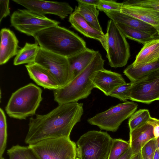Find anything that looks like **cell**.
Instances as JSON below:
<instances>
[{"label": "cell", "mask_w": 159, "mask_h": 159, "mask_svg": "<svg viewBox=\"0 0 159 159\" xmlns=\"http://www.w3.org/2000/svg\"><path fill=\"white\" fill-rule=\"evenodd\" d=\"M83 105L77 102L58 105L46 114L31 117L25 143L29 145L46 139L70 138L73 128L81 121Z\"/></svg>", "instance_id": "6da1fadb"}, {"label": "cell", "mask_w": 159, "mask_h": 159, "mask_svg": "<svg viewBox=\"0 0 159 159\" xmlns=\"http://www.w3.org/2000/svg\"><path fill=\"white\" fill-rule=\"evenodd\" d=\"M34 37L40 48L67 58L87 48L85 42L82 38L58 25L44 29Z\"/></svg>", "instance_id": "7a4b0ae2"}, {"label": "cell", "mask_w": 159, "mask_h": 159, "mask_svg": "<svg viewBox=\"0 0 159 159\" xmlns=\"http://www.w3.org/2000/svg\"><path fill=\"white\" fill-rule=\"evenodd\" d=\"M105 61L97 51L93 60L82 72L65 86L53 90L54 101L60 105L87 98L94 88L93 79L97 71L104 69Z\"/></svg>", "instance_id": "3957f363"}, {"label": "cell", "mask_w": 159, "mask_h": 159, "mask_svg": "<svg viewBox=\"0 0 159 159\" xmlns=\"http://www.w3.org/2000/svg\"><path fill=\"white\" fill-rule=\"evenodd\" d=\"M42 90L34 84L30 83L13 93L5 107L8 116L19 120L33 116L43 99Z\"/></svg>", "instance_id": "277c9868"}, {"label": "cell", "mask_w": 159, "mask_h": 159, "mask_svg": "<svg viewBox=\"0 0 159 159\" xmlns=\"http://www.w3.org/2000/svg\"><path fill=\"white\" fill-rule=\"evenodd\" d=\"M113 139L106 132L88 131L76 142L77 156L80 159H107Z\"/></svg>", "instance_id": "5b68a950"}, {"label": "cell", "mask_w": 159, "mask_h": 159, "mask_svg": "<svg viewBox=\"0 0 159 159\" xmlns=\"http://www.w3.org/2000/svg\"><path fill=\"white\" fill-rule=\"evenodd\" d=\"M28 146L38 159H73L77 157V146L70 138L44 139Z\"/></svg>", "instance_id": "8992f818"}, {"label": "cell", "mask_w": 159, "mask_h": 159, "mask_svg": "<svg viewBox=\"0 0 159 159\" xmlns=\"http://www.w3.org/2000/svg\"><path fill=\"white\" fill-rule=\"evenodd\" d=\"M106 35L107 57L110 65L115 68L125 66L130 57L129 45L116 23L111 19L108 21Z\"/></svg>", "instance_id": "52a82bcc"}, {"label": "cell", "mask_w": 159, "mask_h": 159, "mask_svg": "<svg viewBox=\"0 0 159 159\" xmlns=\"http://www.w3.org/2000/svg\"><path fill=\"white\" fill-rule=\"evenodd\" d=\"M137 107V103L132 102L119 103L88 119L87 121L101 129L115 132L122 122L135 111Z\"/></svg>", "instance_id": "ba28073f"}, {"label": "cell", "mask_w": 159, "mask_h": 159, "mask_svg": "<svg viewBox=\"0 0 159 159\" xmlns=\"http://www.w3.org/2000/svg\"><path fill=\"white\" fill-rule=\"evenodd\" d=\"M11 26L19 31L33 37L39 31L58 25L60 22L27 9H18L11 14Z\"/></svg>", "instance_id": "9c48e42d"}, {"label": "cell", "mask_w": 159, "mask_h": 159, "mask_svg": "<svg viewBox=\"0 0 159 159\" xmlns=\"http://www.w3.org/2000/svg\"><path fill=\"white\" fill-rule=\"evenodd\" d=\"M34 62L45 68L51 73L60 88L71 81L67 57L46 51L40 47Z\"/></svg>", "instance_id": "30bf717a"}, {"label": "cell", "mask_w": 159, "mask_h": 159, "mask_svg": "<svg viewBox=\"0 0 159 159\" xmlns=\"http://www.w3.org/2000/svg\"><path fill=\"white\" fill-rule=\"evenodd\" d=\"M131 82L129 100L147 104L159 101V70Z\"/></svg>", "instance_id": "8fae6325"}, {"label": "cell", "mask_w": 159, "mask_h": 159, "mask_svg": "<svg viewBox=\"0 0 159 159\" xmlns=\"http://www.w3.org/2000/svg\"><path fill=\"white\" fill-rule=\"evenodd\" d=\"M13 2L36 13L45 16L52 14L64 19L73 12V9L67 2L38 0H13Z\"/></svg>", "instance_id": "7c38bea8"}, {"label": "cell", "mask_w": 159, "mask_h": 159, "mask_svg": "<svg viewBox=\"0 0 159 159\" xmlns=\"http://www.w3.org/2000/svg\"><path fill=\"white\" fill-rule=\"evenodd\" d=\"M94 88L101 91L107 96L119 86L126 83L121 75L104 69L97 71L93 80Z\"/></svg>", "instance_id": "4fadbf2b"}, {"label": "cell", "mask_w": 159, "mask_h": 159, "mask_svg": "<svg viewBox=\"0 0 159 159\" xmlns=\"http://www.w3.org/2000/svg\"><path fill=\"white\" fill-rule=\"evenodd\" d=\"M71 26L84 36L98 40L106 50L107 39L103 31H99L90 25L80 13L74 11L69 16Z\"/></svg>", "instance_id": "5bb4252c"}, {"label": "cell", "mask_w": 159, "mask_h": 159, "mask_svg": "<svg viewBox=\"0 0 159 159\" xmlns=\"http://www.w3.org/2000/svg\"><path fill=\"white\" fill-rule=\"evenodd\" d=\"M120 11L148 24L159 30V11L152 8L134 5H123Z\"/></svg>", "instance_id": "9a60e30c"}, {"label": "cell", "mask_w": 159, "mask_h": 159, "mask_svg": "<svg viewBox=\"0 0 159 159\" xmlns=\"http://www.w3.org/2000/svg\"><path fill=\"white\" fill-rule=\"evenodd\" d=\"M30 78L38 85L53 90L60 88L57 82L46 68L35 62L25 65Z\"/></svg>", "instance_id": "2e32d148"}, {"label": "cell", "mask_w": 159, "mask_h": 159, "mask_svg": "<svg viewBox=\"0 0 159 159\" xmlns=\"http://www.w3.org/2000/svg\"><path fill=\"white\" fill-rule=\"evenodd\" d=\"M0 35V64L2 65L17 55L19 50V42L14 32L9 29H1Z\"/></svg>", "instance_id": "e0dca14e"}, {"label": "cell", "mask_w": 159, "mask_h": 159, "mask_svg": "<svg viewBox=\"0 0 159 159\" xmlns=\"http://www.w3.org/2000/svg\"><path fill=\"white\" fill-rule=\"evenodd\" d=\"M154 138L153 127L147 122L130 132L129 141L132 155L140 152L145 144Z\"/></svg>", "instance_id": "ac0fdd59"}, {"label": "cell", "mask_w": 159, "mask_h": 159, "mask_svg": "<svg viewBox=\"0 0 159 159\" xmlns=\"http://www.w3.org/2000/svg\"><path fill=\"white\" fill-rule=\"evenodd\" d=\"M104 13L110 19L115 23H121L146 32L154 35L156 38L157 30L154 27L148 24L120 11H109Z\"/></svg>", "instance_id": "d6986e66"}, {"label": "cell", "mask_w": 159, "mask_h": 159, "mask_svg": "<svg viewBox=\"0 0 159 159\" xmlns=\"http://www.w3.org/2000/svg\"><path fill=\"white\" fill-rule=\"evenodd\" d=\"M97 51L87 48L68 57L71 81L82 72L91 63Z\"/></svg>", "instance_id": "ffe728a7"}, {"label": "cell", "mask_w": 159, "mask_h": 159, "mask_svg": "<svg viewBox=\"0 0 159 159\" xmlns=\"http://www.w3.org/2000/svg\"><path fill=\"white\" fill-rule=\"evenodd\" d=\"M159 59V39L151 40L144 45L132 63L134 66L153 62Z\"/></svg>", "instance_id": "44dd1931"}, {"label": "cell", "mask_w": 159, "mask_h": 159, "mask_svg": "<svg viewBox=\"0 0 159 159\" xmlns=\"http://www.w3.org/2000/svg\"><path fill=\"white\" fill-rule=\"evenodd\" d=\"M159 70V59L153 62L146 64L134 66L132 64L127 67L123 73L130 82H133Z\"/></svg>", "instance_id": "7402d4cb"}, {"label": "cell", "mask_w": 159, "mask_h": 159, "mask_svg": "<svg viewBox=\"0 0 159 159\" xmlns=\"http://www.w3.org/2000/svg\"><path fill=\"white\" fill-rule=\"evenodd\" d=\"M38 43L26 42L24 46L19 49L15 57L13 64L15 66L34 63L40 48Z\"/></svg>", "instance_id": "603a6c76"}, {"label": "cell", "mask_w": 159, "mask_h": 159, "mask_svg": "<svg viewBox=\"0 0 159 159\" xmlns=\"http://www.w3.org/2000/svg\"><path fill=\"white\" fill-rule=\"evenodd\" d=\"M76 1L78 2V6L75 7V11L80 13L93 28L102 31L98 19L99 11L96 7L82 3L78 0Z\"/></svg>", "instance_id": "cb8c5ba5"}, {"label": "cell", "mask_w": 159, "mask_h": 159, "mask_svg": "<svg viewBox=\"0 0 159 159\" xmlns=\"http://www.w3.org/2000/svg\"><path fill=\"white\" fill-rule=\"evenodd\" d=\"M118 28L126 38L144 45L155 37L150 34L124 24L116 23Z\"/></svg>", "instance_id": "d4e9b609"}, {"label": "cell", "mask_w": 159, "mask_h": 159, "mask_svg": "<svg viewBox=\"0 0 159 159\" xmlns=\"http://www.w3.org/2000/svg\"><path fill=\"white\" fill-rule=\"evenodd\" d=\"M9 159H38L28 146L13 145L7 150Z\"/></svg>", "instance_id": "484cf974"}, {"label": "cell", "mask_w": 159, "mask_h": 159, "mask_svg": "<svg viewBox=\"0 0 159 159\" xmlns=\"http://www.w3.org/2000/svg\"><path fill=\"white\" fill-rule=\"evenodd\" d=\"M151 117L148 109H139L130 117L128 125L130 132L147 123Z\"/></svg>", "instance_id": "4316f807"}, {"label": "cell", "mask_w": 159, "mask_h": 159, "mask_svg": "<svg viewBox=\"0 0 159 159\" xmlns=\"http://www.w3.org/2000/svg\"><path fill=\"white\" fill-rule=\"evenodd\" d=\"M130 147L129 141L121 139H113L110 152L107 159H118Z\"/></svg>", "instance_id": "83f0119b"}, {"label": "cell", "mask_w": 159, "mask_h": 159, "mask_svg": "<svg viewBox=\"0 0 159 159\" xmlns=\"http://www.w3.org/2000/svg\"><path fill=\"white\" fill-rule=\"evenodd\" d=\"M7 125L6 116L3 110L0 108V158L6 148L7 139Z\"/></svg>", "instance_id": "f1b7e54d"}, {"label": "cell", "mask_w": 159, "mask_h": 159, "mask_svg": "<svg viewBox=\"0 0 159 159\" xmlns=\"http://www.w3.org/2000/svg\"><path fill=\"white\" fill-rule=\"evenodd\" d=\"M132 83H126L122 85L113 91L109 96L116 98L120 101L126 102L129 100V91Z\"/></svg>", "instance_id": "f546056e"}, {"label": "cell", "mask_w": 159, "mask_h": 159, "mask_svg": "<svg viewBox=\"0 0 159 159\" xmlns=\"http://www.w3.org/2000/svg\"><path fill=\"white\" fill-rule=\"evenodd\" d=\"M122 3L115 1L100 0L99 5L96 7L99 11L104 12L109 11H120Z\"/></svg>", "instance_id": "4dcf8cb0"}, {"label": "cell", "mask_w": 159, "mask_h": 159, "mask_svg": "<svg viewBox=\"0 0 159 159\" xmlns=\"http://www.w3.org/2000/svg\"><path fill=\"white\" fill-rule=\"evenodd\" d=\"M157 148L156 139H153L145 144L141 150L143 159H153Z\"/></svg>", "instance_id": "1f68e13d"}, {"label": "cell", "mask_w": 159, "mask_h": 159, "mask_svg": "<svg viewBox=\"0 0 159 159\" xmlns=\"http://www.w3.org/2000/svg\"><path fill=\"white\" fill-rule=\"evenodd\" d=\"M123 5H134L153 8L159 11V0H129Z\"/></svg>", "instance_id": "d6a6232c"}, {"label": "cell", "mask_w": 159, "mask_h": 159, "mask_svg": "<svg viewBox=\"0 0 159 159\" xmlns=\"http://www.w3.org/2000/svg\"><path fill=\"white\" fill-rule=\"evenodd\" d=\"M9 1L0 0V23L2 19L10 15V11L9 7Z\"/></svg>", "instance_id": "836d02e7"}, {"label": "cell", "mask_w": 159, "mask_h": 159, "mask_svg": "<svg viewBox=\"0 0 159 159\" xmlns=\"http://www.w3.org/2000/svg\"><path fill=\"white\" fill-rule=\"evenodd\" d=\"M147 122L152 126L154 138L156 139L159 137V120L151 117Z\"/></svg>", "instance_id": "e575fe53"}, {"label": "cell", "mask_w": 159, "mask_h": 159, "mask_svg": "<svg viewBox=\"0 0 159 159\" xmlns=\"http://www.w3.org/2000/svg\"><path fill=\"white\" fill-rule=\"evenodd\" d=\"M82 3L96 6V7L99 5L100 0H78Z\"/></svg>", "instance_id": "d590c367"}, {"label": "cell", "mask_w": 159, "mask_h": 159, "mask_svg": "<svg viewBox=\"0 0 159 159\" xmlns=\"http://www.w3.org/2000/svg\"><path fill=\"white\" fill-rule=\"evenodd\" d=\"M132 155L131 149L130 146L128 149L118 159H131Z\"/></svg>", "instance_id": "8d00e7d4"}, {"label": "cell", "mask_w": 159, "mask_h": 159, "mask_svg": "<svg viewBox=\"0 0 159 159\" xmlns=\"http://www.w3.org/2000/svg\"><path fill=\"white\" fill-rule=\"evenodd\" d=\"M131 159H143L141 152H139L133 155Z\"/></svg>", "instance_id": "74e56055"}, {"label": "cell", "mask_w": 159, "mask_h": 159, "mask_svg": "<svg viewBox=\"0 0 159 159\" xmlns=\"http://www.w3.org/2000/svg\"><path fill=\"white\" fill-rule=\"evenodd\" d=\"M153 159H159V151L156 148Z\"/></svg>", "instance_id": "f35d334b"}, {"label": "cell", "mask_w": 159, "mask_h": 159, "mask_svg": "<svg viewBox=\"0 0 159 159\" xmlns=\"http://www.w3.org/2000/svg\"><path fill=\"white\" fill-rule=\"evenodd\" d=\"M157 148L159 151V137L156 139Z\"/></svg>", "instance_id": "ab89813d"}, {"label": "cell", "mask_w": 159, "mask_h": 159, "mask_svg": "<svg viewBox=\"0 0 159 159\" xmlns=\"http://www.w3.org/2000/svg\"><path fill=\"white\" fill-rule=\"evenodd\" d=\"M156 38L157 39H159V30L157 31V33L156 35Z\"/></svg>", "instance_id": "60d3db41"}, {"label": "cell", "mask_w": 159, "mask_h": 159, "mask_svg": "<svg viewBox=\"0 0 159 159\" xmlns=\"http://www.w3.org/2000/svg\"><path fill=\"white\" fill-rule=\"evenodd\" d=\"M0 159H4V158L3 157H2L0 158Z\"/></svg>", "instance_id": "b9f144b4"}, {"label": "cell", "mask_w": 159, "mask_h": 159, "mask_svg": "<svg viewBox=\"0 0 159 159\" xmlns=\"http://www.w3.org/2000/svg\"><path fill=\"white\" fill-rule=\"evenodd\" d=\"M76 159H80L78 157H76Z\"/></svg>", "instance_id": "7bdbcfd3"}, {"label": "cell", "mask_w": 159, "mask_h": 159, "mask_svg": "<svg viewBox=\"0 0 159 159\" xmlns=\"http://www.w3.org/2000/svg\"><path fill=\"white\" fill-rule=\"evenodd\" d=\"M76 157L75 158H74V159H76Z\"/></svg>", "instance_id": "ee69618b"}]
</instances>
